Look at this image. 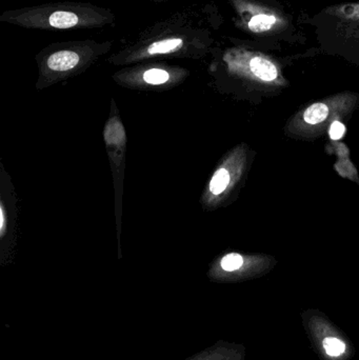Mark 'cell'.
Masks as SVG:
<instances>
[{
    "instance_id": "1",
    "label": "cell",
    "mask_w": 359,
    "mask_h": 360,
    "mask_svg": "<svg viewBox=\"0 0 359 360\" xmlns=\"http://www.w3.org/2000/svg\"><path fill=\"white\" fill-rule=\"evenodd\" d=\"M215 16L207 4H188L145 29L110 57L112 65H122L151 58L198 59L211 50Z\"/></svg>"
},
{
    "instance_id": "2",
    "label": "cell",
    "mask_w": 359,
    "mask_h": 360,
    "mask_svg": "<svg viewBox=\"0 0 359 360\" xmlns=\"http://www.w3.org/2000/svg\"><path fill=\"white\" fill-rule=\"evenodd\" d=\"M1 22L41 31L101 29L114 25L110 8L90 2L63 1L8 10L0 15Z\"/></svg>"
},
{
    "instance_id": "3",
    "label": "cell",
    "mask_w": 359,
    "mask_h": 360,
    "mask_svg": "<svg viewBox=\"0 0 359 360\" xmlns=\"http://www.w3.org/2000/svg\"><path fill=\"white\" fill-rule=\"evenodd\" d=\"M113 46L112 40L53 42L36 55V60L39 65L41 77L53 80L78 73L90 67L97 59L109 53Z\"/></svg>"
},
{
    "instance_id": "4",
    "label": "cell",
    "mask_w": 359,
    "mask_h": 360,
    "mask_svg": "<svg viewBox=\"0 0 359 360\" xmlns=\"http://www.w3.org/2000/svg\"><path fill=\"white\" fill-rule=\"evenodd\" d=\"M237 15V25L253 34H267L282 29L286 22L280 15L250 0H230Z\"/></svg>"
},
{
    "instance_id": "5",
    "label": "cell",
    "mask_w": 359,
    "mask_h": 360,
    "mask_svg": "<svg viewBox=\"0 0 359 360\" xmlns=\"http://www.w3.org/2000/svg\"><path fill=\"white\" fill-rule=\"evenodd\" d=\"M221 58L232 71L247 72L261 82H272L278 79V69L275 63L259 53L234 46L226 50Z\"/></svg>"
},
{
    "instance_id": "6",
    "label": "cell",
    "mask_w": 359,
    "mask_h": 360,
    "mask_svg": "<svg viewBox=\"0 0 359 360\" xmlns=\"http://www.w3.org/2000/svg\"><path fill=\"white\" fill-rule=\"evenodd\" d=\"M185 72V70L170 65H149L124 71L122 77L131 82H139L148 86H156L170 84L176 78L178 79Z\"/></svg>"
},
{
    "instance_id": "7",
    "label": "cell",
    "mask_w": 359,
    "mask_h": 360,
    "mask_svg": "<svg viewBox=\"0 0 359 360\" xmlns=\"http://www.w3.org/2000/svg\"><path fill=\"white\" fill-rule=\"evenodd\" d=\"M329 115L328 105L325 103H314L306 110L303 120L307 124H318L325 122Z\"/></svg>"
},
{
    "instance_id": "8",
    "label": "cell",
    "mask_w": 359,
    "mask_h": 360,
    "mask_svg": "<svg viewBox=\"0 0 359 360\" xmlns=\"http://www.w3.org/2000/svg\"><path fill=\"white\" fill-rule=\"evenodd\" d=\"M327 13L346 19V20L359 21V4H344V6L330 8Z\"/></svg>"
},
{
    "instance_id": "9",
    "label": "cell",
    "mask_w": 359,
    "mask_h": 360,
    "mask_svg": "<svg viewBox=\"0 0 359 360\" xmlns=\"http://www.w3.org/2000/svg\"><path fill=\"white\" fill-rule=\"evenodd\" d=\"M230 184V174L226 169H221L215 173L210 182V192L219 195L227 188Z\"/></svg>"
},
{
    "instance_id": "10",
    "label": "cell",
    "mask_w": 359,
    "mask_h": 360,
    "mask_svg": "<svg viewBox=\"0 0 359 360\" xmlns=\"http://www.w3.org/2000/svg\"><path fill=\"white\" fill-rule=\"evenodd\" d=\"M324 347L326 352L330 356H339L343 354L346 350L345 344L335 338H328L324 340Z\"/></svg>"
},
{
    "instance_id": "11",
    "label": "cell",
    "mask_w": 359,
    "mask_h": 360,
    "mask_svg": "<svg viewBox=\"0 0 359 360\" xmlns=\"http://www.w3.org/2000/svg\"><path fill=\"white\" fill-rule=\"evenodd\" d=\"M244 264V259L240 254H229L225 256L221 260V268L228 272H233V271L238 270L240 266Z\"/></svg>"
},
{
    "instance_id": "12",
    "label": "cell",
    "mask_w": 359,
    "mask_h": 360,
    "mask_svg": "<svg viewBox=\"0 0 359 360\" xmlns=\"http://www.w3.org/2000/svg\"><path fill=\"white\" fill-rule=\"evenodd\" d=\"M345 133V124L339 122H333L331 124L330 130H329V135H330L331 139H333V141H339V139H343Z\"/></svg>"
},
{
    "instance_id": "13",
    "label": "cell",
    "mask_w": 359,
    "mask_h": 360,
    "mask_svg": "<svg viewBox=\"0 0 359 360\" xmlns=\"http://www.w3.org/2000/svg\"><path fill=\"white\" fill-rule=\"evenodd\" d=\"M4 224H6V222H4V210L1 205V210H0V231H1V234H4Z\"/></svg>"
},
{
    "instance_id": "14",
    "label": "cell",
    "mask_w": 359,
    "mask_h": 360,
    "mask_svg": "<svg viewBox=\"0 0 359 360\" xmlns=\"http://www.w3.org/2000/svg\"><path fill=\"white\" fill-rule=\"evenodd\" d=\"M152 2H156V4H162V2L171 1V0H150Z\"/></svg>"
}]
</instances>
